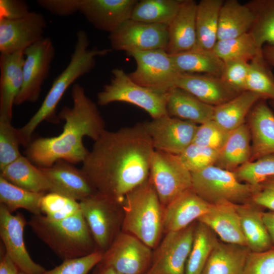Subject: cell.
I'll use <instances>...</instances> for the list:
<instances>
[{"label": "cell", "instance_id": "cell-45", "mask_svg": "<svg viewBox=\"0 0 274 274\" xmlns=\"http://www.w3.org/2000/svg\"><path fill=\"white\" fill-rule=\"evenodd\" d=\"M229 132L212 120L198 126L192 143L219 151Z\"/></svg>", "mask_w": 274, "mask_h": 274}, {"label": "cell", "instance_id": "cell-48", "mask_svg": "<svg viewBox=\"0 0 274 274\" xmlns=\"http://www.w3.org/2000/svg\"><path fill=\"white\" fill-rule=\"evenodd\" d=\"M242 274H274V247L262 252L250 251Z\"/></svg>", "mask_w": 274, "mask_h": 274}, {"label": "cell", "instance_id": "cell-47", "mask_svg": "<svg viewBox=\"0 0 274 274\" xmlns=\"http://www.w3.org/2000/svg\"><path fill=\"white\" fill-rule=\"evenodd\" d=\"M224 62L221 78L237 92L241 93L246 91L249 62L229 60Z\"/></svg>", "mask_w": 274, "mask_h": 274}, {"label": "cell", "instance_id": "cell-17", "mask_svg": "<svg viewBox=\"0 0 274 274\" xmlns=\"http://www.w3.org/2000/svg\"><path fill=\"white\" fill-rule=\"evenodd\" d=\"M46 27L44 16L36 12L19 19H0L1 54L23 52L44 38Z\"/></svg>", "mask_w": 274, "mask_h": 274}, {"label": "cell", "instance_id": "cell-31", "mask_svg": "<svg viewBox=\"0 0 274 274\" xmlns=\"http://www.w3.org/2000/svg\"><path fill=\"white\" fill-rule=\"evenodd\" d=\"M254 15L246 4L236 0H227L221 6L219 19L218 41L236 38L248 32Z\"/></svg>", "mask_w": 274, "mask_h": 274}, {"label": "cell", "instance_id": "cell-1", "mask_svg": "<svg viewBox=\"0 0 274 274\" xmlns=\"http://www.w3.org/2000/svg\"><path fill=\"white\" fill-rule=\"evenodd\" d=\"M154 151L143 123L105 130L94 141L81 169L97 192L121 204L129 192L149 178Z\"/></svg>", "mask_w": 274, "mask_h": 274}, {"label": "cell", "instance_id": "cell-20", "mask_svg": "<svg viewBox=\"0 0 274 274\" xmlns=\"http://www.w3.org/2000/svg\"><path fill=\"white\" fill-rule=\"evenodd\" d=\"M176 87L214 107L223 104L240 93L221 78L202 74L181 73Z\"/></svg>", "mask_w": 274, "mask_h": 274}, {"label": "cell", "instance_id": "cell-32", "mask_svg": "<svg viewBox=\"0 0 274 274\" xmlns=\"http://www.w3.org/2000/svg\"><path fill=\"white\" fill-rule=\"evenodd\" d=\"M170 56L180 73L221 77L224 62L213 50L194 48Z\"/></svg>", "mask_w": 274, "mask_h": 274}, {"label": "cell", "instance_id": "cell-13", "mask_svg": "<svg viewBox=\"0 0 274 274\" xmlns=\"http://www.w3.org/2000/svg\"><path fill=\"white\" fill-rule=\"evenodd\" d=\"M196 223L166 233L152 256L145 274H185Z\"/></svg>", "mask_w": 274, "mask_h": 274}, {"label": "cell", "instance_id": "cell-14", "mask_svg": "<svg viewBox=\"0 0 274 274\" xmlns=\"http://www.w3.org/2000/svg\"><path fill=\"white\" fill-rule=\"evenodd\" d=\"M151 248L135 236L120 232L103 253L100 263L122 274H142L150 266Z\"/></svg>", "mask_w": 274, "mask_h": 274}, {"label": "cell", "instance_id": "cell-7", "mask_svg": "<svg viewBox=\"0 0 274 274\" xmlns=\"http://www.w3.org/2000/svg\"><path fill=\"white\" fill-rule=\"evenodd\" d=\"M111 72L109 83L97 93L99 105L104 106L113 102H125L143 109L152 119L168 115L167 93H159L137 84L121 68H115Z\"/></svg>", "mask_w": 274, "mask_h": 274}, {"label": "cell", "instance_id": "cell-8", "mask_svg": "<svg viewBox=\"0 0 274 274\" xmlns=\"http://www.w3.org/2000/svg\"><path fill=\"white\" fill-rule=\"evenodd\" d=\"M79 203L96 249L104 253L120 232L123 220L121 204L98 192Z\"/></svg>", "mask_w": 274, "mask_h": 274}, {"label": "cell", "instance_id": "cell-3", "mask_svg": "<svg viewBox=\"0 0 274 274\" xmlns=\"http://www.w3.org/2000/svg\"><path fill=\"white\" fill-rule=\"evenodd\" d=\"M88 35L83 30L76 33V41L70 61L62 72L54 79L42 105L36 113L18 132L22 145L27 146L31 135L44 121L56 122V108L65 92L78 78L89 73L95 66L96 58L109 53L112 49L89 48Z\"/></svg>", "mask_w": 274, "mask_h": 274}, {"label": "cell", "instance_id": "cell-27", "mask_svg": "<svg viewBox=\"0 0 274 274\" xmlns=\"http://www.w3.org/2000/svg\"><path fill=\"white\" fill-rule=\"evenodd\" d=\"M250 251L247 246L218 240L201 274H242Z\"/></svg>", "mask_w": 274, "mask_h": 274}, {"label": "cell", "instance_id": "cell-23", "mask_svg": "<svg viewBox=\"0 0 274 274\" xmlns=\"http://www.w3.org/2000/svg\"><path fill=\"white\" fill-rule=\"evenodd\" d=\"M237 204L228 202L211 204L208 211L197 221L208 226L219 237L220 241L247 247Z\"/></svg>", "mask_w": 274, "mask_h": 274}, {"label": "cell", "instance_id": "cell-41", "mask_svg": "<svg viewBox=\"0 0 274 274\" xmlns=\"http://www.w3.org/2000/svg\"><path fill=\"white\" fill-rule=\"evenodd\" d=\"M233 172L240 182L256 186L274 177V154L247 162Z\"/></svg>", "mask_w": 274, "mask_h": 274}, {"label": "cell", "instance_id": "cell-49", "mask_svg": "<svg viewBox=\"0 0 274 274\" xmlns=\"http://www.w3.org/2000/svg\"><path fill=\"white\" fill-rule=\"evenodd\" d=\"M252 202L263 209L274 212V177L256 186Z\"/></svg>", "mask_w": 274, "mask_h": 274}, {"label": "cell", "instance_id": "cell-35", "mask_svg": "<svg viewBox=\"0 0 274 274\" xmlns=\"http://www.w3.org/2000/svg\"><path fill=\"white\" fill-rule=\"evenodd\" d=\"M183 0H142L134 6L130 19L168 26L177 15Z\"/></svg>", "mask_w": 274, "mask_h": 274}, {"label": "cell", "instance_id": "cell-33", "mask_svg": "<svg viewBox=\"0 0 274 274\" xmlns=\"http://www.w3.org/2000/svg\"><path fill=\"white\" fill-rule=\"evenodd\" d=\"M263 99L250 91L241 92L226 102L214 107L213 120L228 132L244 123L246 117L254 105Z\"/></svg>", "mask_w": 274, "mask_h": 274}, {"label": "cell", "instance_id": "cell-56", "mask_svg": "<svg viewBox=\"0 0 274 274\" xmlns=\"http://www.w3.org/2000/svg\"><path fill=\"white\" fill-rule=\"evenodd\" d=\"M18 274H26V273L19 271V272L18 273Z\"/></svg>", "mask_w": 274, "mask_h": 274}, {"label": "cell", "instance_id": "cell-44", "mask_svg": "<svg viewBox=\"0 0 274 274\" xmlns=\"http://www.w3.org/2000/svg\"><path fill=\"white\" fill-rule=\"evenodd\" d=\"M219 151L192 143L178 155L184 166L193 173L214 165Z\"/></svg>", "mask_w": 274, "mask_h": 274}, {"label": "cell", "instance_id": "cell-50", "mask_svg": "<svg viewBox=\"0 0 274 274\" xmlns=\"http://www.w3.org/2000/svg\"><path fill=\"white\" fill-rule=\"evenodd\" d=\"M37 3L52 14L67 16L79 12L80 0H39Z\"/></svg>", "mask_w": 274, "mask_h": 274}, {"label": "cell", "instance_id": "cell-18", "mask_svg": "<svg viewBox=\"0 0 274 274\" xmlns=\"http://www.w3.org/2000/svg\"><path fill=\"white\" fill-rule=\"evenodd\" d=\"M136 0H80V12L95 28L114 31L130 19Z\"/></svg>", "mask_w": 274, "mask_h": 274}, {"label": "cell", "instance_id": "cell-24", "mask_svg": "<svg viewBox=\"0 0 274 274\" xmlns=\"http://www.w3.org/2000/svg\"><path fill=\"white\" fill-rule=\"evenodd\" d=\"M248 125L252 140L250 161L274 154V113L265 99H260L249 113Z\"/></svg>", "mask_w": 274, "mask_h": 274}, {"label": "cell", "instance_id": "cell-12", "mask_svg": "<svg viewBox=\"0 0 274 274\" xmlns=\"http://www.w3.org/2000/svg\"><path fill=\"white\" fill-rule=\"evenodd\" d=\"M168 26L128 19L109 33L111 46L113 49L127 53L156 49L166 50Z\"/></svg>", "mask_w": 274, "mask_h": 274}, {"label": "cell", "instance_id": "cell-29", "mask_svg": "<svg viewBox=\"0 0 274 274\" xmlns=\"http://www.w3.org/2000/svg\"><path fill=\"white\" fill-rule=\"evenodd\" d=\"M262 208L252 202L237 204L242 231L251 252H262L273 247L263 220Z\"/></svg>", "mask_w": 274, "mask_h": 274}, {"label": "cell", "instance_id": "cell-15", "mask_svg": "<svg viewBox=\"0 0 274 274\" xmlns=\"http://www.w3.org/2000/svg\"><path fill=\"white\" fill-rule=\"evenodd\" d=\"M156 150L180 154L193 140L198 127L195 123L168 115L143 123Z\"/></svg>", "mask_w": 274, "mask_h": 274}, {"label": "cell", "instance_id": "cell-30", "mask_svg": "<svg viewBox=\"0 0 274 274\" xmlns=\"http://www.w3.org/2000/svg\"><path fill=\"white\" fill-rule=\"evenodd\" d=\"M251 141L248 124L244 123L230 132L225 143L219 151L214 165L233 172L250 161L252 154Z\"/></svg>", "mask_w": 274, "mask_h": 274}, {"label": "cell", "instance_id": "cell-53", "mask_svg": "<svg viewBox=\"0 0 274 274\" xmlns=\"http://www.w3.org/2000/svg\"><path fill=\"white\" fill-rule=\"evenodd\" d=\"M263 220L271 244L274 247V212L269 211L263 213Z\"/></svg>", "mask_w": 274, "mask_h": 274}, {"label": "cell", "instance_id": "cell-22", "mask_svg": "<svg viewBox=\"0 0 274 274\" xmlns=\"http://www.w3.org/2000/svg\"><path fill=\"white\" fill-rule=\"evenodd\" d=\"M210 206L192 188L185 191L164 208L163 231L167 233L186 228L205 214Z\"/></svg>", "mask_w": 274, "mask_h": 274}, {"label": "cell", "instance_id": "cell-34", "mask_svg": "<svg viewBox=\"0 0 274 274\" xmlns=\"http://www.w3.org/2000/svg\"><path fill=\"white\" fill-rule=\"evenodd\" d=\"M224 1L201 0L197 6L195 48L212 50L218 41L220 11Z\"/></svg>", "mask_w": 274, "mask_h": 274}, {"label": "cell", "instance_id": "cell-46", "mask_svg": "<svg viewBox=\"0 0 274 274\" xmlns=\"http://www.w3.org/2000/svg\"><path fill=\"white\" fill-rule=\"evenodd\" d=\"M103 253L96 250L83 257L64 260L59 265L46 270L44 274H87L94 266L100 263Z\"/></svg>", "mask_w": 274, "mask_h": 274}, {"label": "cell", "instance_id": "cell-39", "mask_svg": "<svg viewBox=\"0 0 274 274\" xmlns=\"http://www.w3.org/2000/svg\"><path fill=\"white\" fill-rule=\"evenodd\" d=\"M246 4L254 15L249 32L261 47L274 46V0H253Z\"/></svg>", "mask_w": 274, "mask_h": 274}, {"label": "cell", "instance_id": "cell-2", "mask_svg": "<svg viewBox=\"0 0 274 274\" xmlns=\"http://www.w3.org/2000/svg\"><path fill=\"white\" fill-rule=\"evenodd\" d=\"M71 96L72 107H63L58 115L65 122L62 132L54 137L39 138L27 146L26 157L38 167H50L59 160L72 164L82 162L89 152L83 138L87 136L95 141L106 130L96 105L82 86L74 84Z\"/></svg>", "mask_w": 274, "mask_h": 274}, {"label": "cell", "instance_id": "cell-19", "mask_svg": "<svg viewBox=\"0 0 274 274\" xmlns=\"http://www.w3.org/2000/svg\"><path fill=\"white\" fill-rule=\"evenodd\" d=\"M40 168L51 184L52 192L80 201L97 192L81 169L66 161L59 160L50 167Z\"/></svg>", "mask_w": 274, "mask_h": 274}, {"label": "cell", "instance_id": "cell-43", "mask_svg": "<svg viewBox=\"0 0 274 274\" xmlns=\"http://www.w3.org/2000/svg\"><path fill=\"white\" fill-rule=\"evenodd\" d=\"M21 142L18 129L11 121L0 118V170L22 155L19 151Z\"/></svg>", "mask_w": 274, "mask_h": 274}, {"label": "cell", "instance_id": "cell-4", "mask_svg": "<svg viewBox=\"0 0 274 274\" xmlns=\"http://www.w3.org/2000/svg\"><path fill=\"white\" fill-rule=\"evenodd\" d=\"M27 224L36 236L63 261L97 250L81 211L58 220L32 215Z\"/></svg>", "mask_w": 274, "mask_h": 274}, {"label": "cell", "instance_id": "cell-26", "mask_svg": "<svg viewBox=\"0 0 274 274\" xmlns=\"http://www.w3.org/2000/svg\"><path fill=\"white\" fill-rule=\"evenodd\" d=\"M214 107L178 88L173 89L166 94V110L169 116L197 124L213 120Z\"/></svg>", "mask_w": 274, "mask_h": 274}, {"label": "cell", "instance_id": "cell-6", "mask_svg": "<svg viewBox=\"0 0 274 274\" xmlns=\"http://www.w3.org/2000/svg\"><path fill=\"white\" fill-rule=\"evenodd\" d=\"M191 175L192 189L210 204L252 202L256 186L240 182L232 171L213 165Z\"/></svg>", "mask_w": 274, "mask_h": 274}, {"label": "cell", "instance_id": "cell-21", "mask_svg": "<svg viewBox=\"0 0 274 274\" xmlns=\"http://www.w3.org/2000/svg\"><path fill=\"white\" fill-rule=\"evenodd\" d=\"M22 51L0 55V118L11 121L13 108L23 82Z\"/></svg>", "mask_w": 274, "mask_h": 274}, {"label": "cell", "instance_id": "cell-9", "mask_svg": "<svg viewBox=\"0 0 274 274\" xmlns=\"http://www.w3.org/2000/svg\"><path fill=\"white\" fill-rule=\"evenodd\" d=\"M127 54L136 62L135 70L128 74L134 83L161 94H166L176 88L181 73L166 50L156 49Z\"/></svg>", "mask_w": 274, "mask_h": 274}, {"label": "cell", "instance_id": "cell-16", "mask_svg": "<svg viewBox=\"0 0 274 274\" xmlns=\"http://www.w3.org/2000/svg\"><path fill=\"white\" fill-rule=\"evenodd\" d=\"M27 223L21 213L13 215L0 204V237L6 253L19 271L44 274L46 270L32 259L25 245L24 229Z\"/></svg>", "mask_w": 274, "mask_h": 274}, {"label": "cell", "instance_id": "cell-10", "mask_svg": "<svg viewBox=\"0 0 274 274\" xmlns=\"http://www.w3.org/2000/svg\"><path fill=\"white\" fill-rule=\"evenodd\" d=\"M149 178L164 208L192 188L191 173L179 156L159 150H155L152 155Z\"/></svg>", "mask_w": 274, "mask_h": 274}, {"label": "cell", "instance_id": "cell-36", "mask_svg": "<svg viewBox=\"0 0 274 274\" xmlns=\"http://www.w3.org/2000/svg\"><path fill=\"white\" fill-rule=\"evenodd\" d=\"M212 50L224 62H250L262 55V47L249 32L233 39L218 41Z\"/></svg>", "mask_w": 274, "mask_h": 274}, {"label": "cell", "instance_id": "cell-37", "mask_svg": "<svg viewBox=\"0 0 274 274\" xmlns=\"http://www.w3.org/2000/svg\"><path fill=\"white\" fill-rule=\"evenodd\" d=\"M216 234L204 224L196 223L193 241L186 265L185 274H201L218 241Z\"/></svg>", "mask_w": 274, "mask_h": 274}, {"label": "cell", "instance_id": "cell-52", "mask_svg": "<svg viewBox=\"0 0 274 274\" xmlns=\"http://www.w3.org/2000/svg\"><path fill=\"white\" fill-rule=\"evenodd\" d=\"M0 249V274H18L19 268L7 254L2 244Z\"/></svg>", "mask_w": 274, "mask_h": 274}, {"label": "cell", "instance_id": "cell-54", "mask_svg": "<svg viewBox=\"0 0 274 274\" xmlns=\"http://www.w3.org/2000/svg\"><path fill=\"white\" fill-rule=\"evenodd\" d=\"M262 55L266 63L274 67V46L264 45L262 48Z\"/></svg>", "mask_w": 274, "mask_h": 274}, {"label": "cell", "instance_id": "cell-11", "mask_svg": "<svg viewBox=\"0 0 274 274\" xmlns=\"http://www.w3.org/2000/svg\"><path fill=\"white\" fill-rule=\"evenodd\" d=\"M23 53V82L15 101L16 106L38 99L42 86L49 75L55 48L51 39L44 37L26 48Z\"/></svg>", "mask_w": 274, "mask_h": 274}, {"label": "cell", "instance_id": "cell-28", "mask_svg": "<svg viewBox=\"0 0 274 274\" xmlns=\"http://www.w3.org/2000/svg\"><path fill=\"white\" fill-rule=\"evenodd\" d=\"M0 176L25 190L37 193L52 192V186L39 167L21 155L1 170Z\"/></svg>", "mask_w": 274, "mask_h": 274}, {"label": "cell", "instance_id": "cell-55", "mask_svg": "<svg viewBox=\"0 0 274 274\" xmlns=\"http://www.w3.org/2000/svg\"><path fill=\"white\" fill-rule=\"evenodd\" d=\"M99 264L100 267L96 274H122L111 267Z\"/></svg>", "mask_w": 274, "mask_h": 274}, {"label": "cell", "instance_id": "cell-57", "mask_svg": "<svg viewBox=\"0 0 274 274\" xmlns=\"http://www.w3.org/2000/svg\"><path fill=\"white\" fill-rule=\"evenodd\" d=\"M272 103L273 104V106H274V101H271Z\"/></svg>", "mask_w": 274, "mask_h": 274}, {"label": "cell", "instance_id": "cell-25", "mask_svg": "<svg viewBox=\"0 0 274 274\" xmlns=\"http://www.w3.org/2000/svg\"><path fill=\"white\" fill-rule=\"evenodd\" d=\"M197 6L194 1H182L177 15L168 26V43L166 51L169 55L196 47Z\"/></svg>", "mask_w": 274, "mask_h": 274}, {"label": "cell", "instance_id": "cell-51", "mask_svg": "<svg viewBox=\"0 0 274 274\" xmlns=\"http://www.w3.org/2000/svg\"><path fill=\"white\" fill-rule=\"evenodd\" d=\"M30 12L26 2L24 1H0V19H19L25 17Z\"/></svg>", "mask_w": 274, "mask_h": 274}, {"label": "cell", "instance_id": "cell-40", "mask_svg": "<svg viewBox=\"0 0 274 274\" xmlns=\"http://www.w3.org/2000/svg\"><path fill=\"white\" fill-rule=\"evenodd\" d=\"M246 90L258 94L263 99L274 101V76L263 55L249 62Z\"/></svg>", "mask_w": 274, "mask_h": 274}, {"label": "cell", "instance_id": "cell-42", "mask_svg": "<svg viewBox=\"0 0 274 274\" xmlns=\"http://www.w3.org/2000/svg\"><path fill=\"white\" fill-rule=\"evenodd\" d=\"M41 210L43 215L54 220L70 217L81 211L79 201L55 192L44 195Z\"/></svg>", "mask_w": 274, "mask_h": 274}, {"label": "cell", "instance_id": "cell-5", "mask_svg": "<svg viewBox=\"0 0 274 274\" xmlns=\"http://www.w3.org/2000/svg\"><path fill=\"white\" fill-rule=\"evenodd\" d=\"M121 206L122 231L135 236L151 249L155 248L163 231L164 208L149 177L124 196Z\"/></svg>", "mask_w": 274, "mask_h": 274}, {"label": "cell", "instance_id": "cell-38", "mask_svg": "<svg viewBox=\"0 0 274 274\" xmlns=\"http://www.w3.org/2000/svg\"><path fill=\"white\" fill-rule=\"evenodd\" d=\"M45 194L25 190L0 176V204L11 213L17 209H23L32 215L42 214L41 203Z\"/></svg>", "mask_w": 274, "mask_h": 274}]
</instances>
